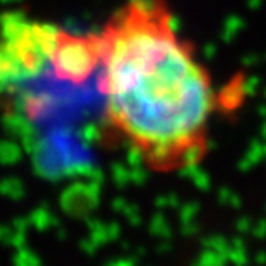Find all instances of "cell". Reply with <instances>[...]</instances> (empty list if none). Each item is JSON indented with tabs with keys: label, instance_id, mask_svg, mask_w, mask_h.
Segmentation results:
<instances>
[{
	"label": "cell",
	"instance_id": "6da1fadb",
	"mask_svg": "<svg viewBox=\"0 0 266 266\" xmlns=\"http://www.w3.org/2000/svg\"><path fill=\"white\" fill-rule=\"evenodd\" d=\"M104 126L159 173L197 165L220 102L168 0H126L99 31Z\"/></svg>",
	"mask_w": 266,
	"mask_h": 266
},
{
	"label": "cell",
	"instance_id": "7a4b0ae2",
	"mask_svg": "<svg viewBox=\"0 0 266 266\" xmlns=\"http://www.w3.org/2000/svg\"><path fill=\"white\" fill-rule=\"evenodd\" d=\"M61 30L23 12L0 16V97L10 95L45 75L52 76Z\"/></svg>",
	"mask_w": 266,
	"mask_h": 266
}]
</instances>
